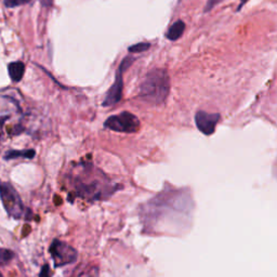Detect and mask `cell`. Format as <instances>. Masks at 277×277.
Listing matches in <instances>:
<instances>
[{"mask_svg":"<svg viewBox=\"0 0 277 277\" xmlns=\"http://www.w3.org/2000/svg\"><path fill=\"white\" fill-rule=\"evenodd\" d=\"M74 177V189L78 197L86 201H104L111 197L119 186H115L106 175L89 164H83L82 169Z\"/></svg>","mask_w":277,"mask_h":277,"instance_id":"cell-1","label":"cell"},{"mask_svg":"<svg viewBox=\"0 0 277 277\" xmlns=\"http://www.w3.org/2000/svg\"><path fill=\"white\" fill-rule=\"evenodd\" d=\"M170 91V77L164 68H154L148 72L139 88V98L142 101L161 105L167 100Z\"/></svg>","mask_w":277,"mask_h":277,"instance_id":"cell-2","label":"cell"},{"mask_svg":"<svg viewBox=\"0 0 277 277\" xmlns=\"http://www.w3.org/2000/svg\"><path fill=\"white\" fill-rule=\"evenodd\" d=\"M0 198L6 211L14 219L22 218L24 215V205L20 195L10 183L0 181Z\"/></svg>","mask_w":277,"mask_h":277,"instance_id":"cell-3","label":"cell"},{"mask_svg":"<svg viewBox=\"0 0 277 277\" xmlns=\"http://www.w3.org/2000/svg\"><path fill=\"white\" fill-rule=\"evenodd\" d=\"M134 58L132 56H126V58L119 64L118 69L116 72V78L115 82L112 84L110 90L106 92V97L103 100L102 105L105 108H109V106H113L117 104L120 100H122L123 97V89H124V73L126 72L127 68L131 66V64L134 62Z\"/></svg>","mask_w":277,"mask_h":277,"instance_id":"cell-4","label":"cell"},{"mask_svg":"<svg viewBox=\"0 0 277 277\" xmlns=\"http://www.w3.org/2000/svg\"><path fill=\"white\" fill-rule=\"evenodd\" d=\"M104 127L110 130L123 133H134L139 130V118L129 112H123L106 119Z\"/></svg>","mask_w":277,"mask_h":277,"instance_id":"cell-5","label":"cell"},{"mask_svg":"<svg viewBox=\"0 0 277 277\" xmlns=\"http://www.w3.org/2000/svg\"><path fill=\"white\" fill-rule=\"evenodd\" d=\"M49 251H50L55 267L72 264L78 258V252L74 247L59 239L52 241Z\"/></svg>","mask_w":277,"mask_h":277,"instance_id":"cell-6","label":"cell"},{"mask_svg":"<svg viewBox=\"0 0 277 277\" xmlns=\"http://www.w3.org/2000/svg\"><path fill=\"white\" fill-rule=\"evenodd\" d=\"M221 116L217 113L210 114L204 111H198L195 115V124L197 129L206 136H210L215 132L216 127Z\"/></svg>","mask_w":277,"mask_h":277,"instance_id":"cell-7","label":"cell"},{"mask_svg":"<svg viewBox=\"0 0 277 277\" xmlns=\"http://www.w3.org/2000/svg\"><path fill=\"white\" fill-rule=\"evenodd\" d=\"M8 73L13 82H19L22 80L25 73V65L22 62H12L8 66Z\"/></svg>","mask_w":277,"mask_h":277,"instance_id":"cell-8","label":"cell"},{"mask_svg":"<svg viewBox=\"0 0 277 277\" xmlns=\"http://www.w3.org/2000/svg\"><path fill=\"white\" fill-rule=\"evenodd\" d=\"M184 30H186V24H184V22H182V21H176L174 24L170 26L166 34V37L171 41L177 40L182 36Z\"/></svg>","mask_w":277,"mask_h":277,"instance_id":"cell-9","label":"cell"},{"mask_svg":"<svg viewBox=\"0 0 277 277\" xmlns=\"http://www.w3.org/2000/svg\"><path fill=\"white\" fill-rule=\"evenodd\" d=\"M35 152L34 150H25V151H8L5 155V159L6 160H10V159H17V158H27V159H32L35 157Z\"/></svg>","mask_w":277,"mask_h":277,"instance_id":"cell-10","label":"cell"},{"mask_svg":"<svg viewBox=\"0 0 277 277\" xmlns=\"http://www.w3.org/2000/svg\"><path fill=\"white\" fill-rule=\"evenodd\" d=\"M150 47H151V44H148V42H140V44H136L129 47L128 50H129V52L131 53H139V52L146 51Z\"/></svg>","mask_w":277,"mask_h":277,"instance_id":"cell-11","label":"cell"},{"mask_svg":"<svg viewBox=\"0 0 277 277\" xmlns=\"http://www.w3.org/2000/svg\"><path fill=\"white\" fill-rule=\"evenodd\" d=\"M14 257V252L5 249V248H0V263H8L9 261Z\"/></svg>","mask_w":277,"mask_h":277,"instance_id":"cell-12","label":"cell"},{"mask_svg":"<svg viewBox=\"0 0 277 277\" xmlns=\"http://www.w3.org/2000/svg\"><path fill=\"white\" fill-rule=\"evenodd\" d=\"M31 2L32 0H4L5 6L7 7V8H16V7L28 4Z\"/></svg>","mask_w":277,"mask_h":277,"instance_id":"cell-13","label":"cell"},{"mask_svg":"<svg viewBox=\"0 0 277 277\" xmlns=\"http://www.w3.org/2000/svg\"><path fill=\"white\" fill-rule=\"evenodd\" d=\"M220 2H221V0H208L207 6H206V8H205V12L211 10L212 8H214V6H216Z\"/></svg>","mask_w":277,"mask_h":277,"instance_id":"cell-14","label":"cell"},{"mask_svg":"<svg viewBox=\"0 0 277 277\" xmlns=\"http://www.w3.org/2000/svg\"><path fill=\"white\" fill-rule=\"evenodd\" d=\"M49 274H50V273H49V265H45L44 267H42V269H41V272H40V276H48Z\"/></svg>","mask_w":277,"mask_h":277,"instance_id":"cell-15","label":"cell"},{"mask_svg":"<svg viewBox=\"0 0 277 277\" xmlns=\"http://www.w3.org/2000/svg\"><path fill=\"white\" fill-rule=\"evenodd\" d=\"M248 2V0H240V3H239V7H238V10L241 9V7H243L246 3Z\"/></svg>","mask_w":277,"mask_h":277,"instance_id":"cell-16","label":"cell"}]
</instances>
